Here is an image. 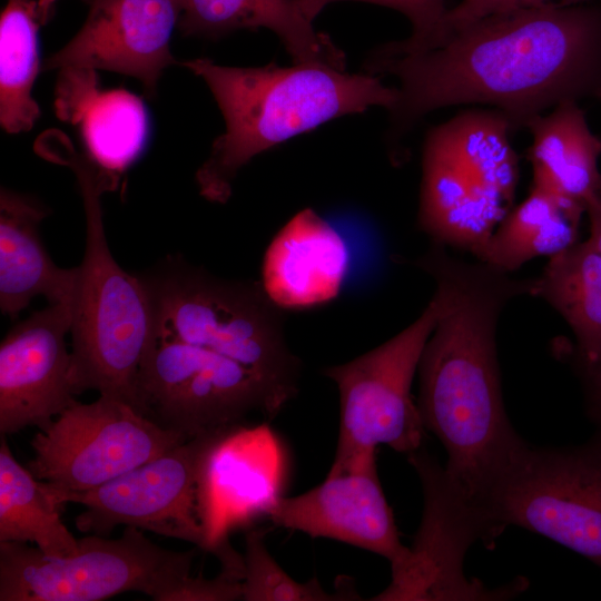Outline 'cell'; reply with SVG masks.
I'll return each instance as SVG.
<instances>
[{"mask_svg":"<svg viewBox=\"0 0 601 601\" xmlns=\"http://www.w3.org/2000/svg\"><path fill=\"white\" fill-rule=\"evenodd\" d=\"M367 73L398 80L390 140L449 106L489 105L513 129L564 101L601 98V10L544 4L491 14L434 48L372 52Z\"/></svg>","mask_w":601,"mask_h":601,"instance_id":"1","label":"cell"},{"mask_svg":"<svg viewBox=\"0 0 601 601\" xmlns=\"http://www.w3.org/2000/svg\"><path fill=\"white\" fill-rule=\"evenodd\" d=\"M416 266L435 282L441 311L418 363V408L425 430L447 454L451 481L479 510L525 443L503 404L496 352L499 317L531 295L532 278H514L432 243Z\"/></svg>","mask_w":601,"mask_h":601,"instance_id":"2","label":"cell"},{"mask_svg":"<svg viewBox=\"0 0 601 601\" xmlns=\"http://www.w3.org/2000/svg\"><path fill=\"white\" fill-rule=\"evenodd\" d=\"M204 79L226 122L196 173L200 195L224 204L233 181L252 158L335 118L373 106L387 110L397 89L378 76L348 73L323 65L225 67L198 58L183 63Z\"/></svg>","mask_w":601,"mask_h":601,"instance_id":"3","label":"cell"},{"mask_svg":"<svg viewBox=\"0 0 601 601\" xmlns=\"http://www.w3.org/2000/svg\"><path fill=\"white\" fill-rule=\"evenodd\" d=\"M56 161L75 171L86 215L85 254L71 305L72 391L93 390L132 405L150 341V295L142 276L126 272L109 249L100 196L116 189L111 180L70 148L58 152Z\"/></svg>","mask_w":601,"mask_h":601,"instance_id":"4","label":"cell"},{"mask_svg":"<svg viewBox=\"0 0 601 601\" xmlns=\"http://www.w3.org/2000/svg\"><path fill=\"white\" fill-rule=\"evenodd\" d=\"M142 278L151 331L210 348L297 394L302 363L286 343L283 309L260 283L224 279L183 260Z\"/></svg>","mask_w":601,"mask_h":601,"instance_id":"5","label":"cell"},{"mask_svg":"<svg viewBox=\"0 0 601 601\" xmlns=\"http://www.w3.org/2000/svg\"><path fill=\"white\" fill-rule=\"evenodd\" d=\"M65 558L22 542H0V601H99L136 591L171 601L191 577L197 546L165 549L125 526L116 539L87 534Z\"/></svg>","mask_w":601,"mask_h":601,"instance_id":"6","label":"cell"},{"mask_svg":"<svg viewBox=\"0 0 601 601\" xmlns=\"http://www.w3.org/2000/svg\"><path fill=\"white\" fill-rule=\"evenodd\" d=\"M296 394L210 348L150 332L135 388L134 407L187 440L273 420Z\"/></svg>","mask_w":601,"mask_h":601,"instance_id":"7","label":"cell"},{"mask_svg":"<svg viewBox=\"0 0 601 601\" xmlns=\"http://www.w3.org/2000/svg\"><path fill=\"white\" fill-rule=\"evenodd\" d=\"M485 516L494 536L518 525L601 569V434L565 447L525 442L491 492Z\"/></svg>","mask_w":601,"mask_h":601,"instance_id":"8","label":"cell"},{"mask_svg":"<svg viewBox=\"0 0 601 601\" xmlns=\"http://www.w3.org/2000/svg\"><path fill=\"white\" fill-rule=\"evenodd\" d=\"M441 304L434 293L421 315L398 334L323 373L338 388L341 424L328 473H337L378 445L411 454L422 447L425 427L411 388Z\"/></svg>","mask_w":601,"mask_h":601,"instance_id":"9","label":"cell"},{"mask_svg":"<svg viewBox=\"0 0 601 601\" xmlns=\"http://www.w3.org/2000/svg\"><path fill=\"white\" fill-rule=\"evenodd\" d=\"M225 430L189 439L87 491H57L41 482L58 505L77 503L85 508L75 519L81 533L108 536L119 525L134 526L208 552L200 480L206 456Z\"/></svg>","mask_w":601,"mask_h":601,"instance_id":"10","label":"cell"},{"mask_svg":"<svg viewBox=\"0 0 601 601\" xmlns=\"http://www.w3.org/2000/svg\"><path fill=\"white\" fill-rule=\"evenodd\" d=\"M187 441L144 416L131 404L99 395L75 401L31 441L27 467L51 489H95Z\"/></svg>","mask_w":601,"mask_h":601,"instance_id":"11","label":"cell"},{"mask_svg":"<svg viewBox=\"0 0 601 601\" xmlns=\"http://www.w3.org/2000/svg\"><path fill=\"white\" fill-rule=\"evenodd\" d=\"M423 489V515L408 556L392 572L390 584L373 601L499 600L525 589V580L487 589L463 572L467 549L492 535L484 515L467 501L445 467L420 447L407 455Z\"/></svg>","mask_w":601,"mask_h":601,"instance_id":"12","label":"cell"},{"mask_svg":"<svg viewBox=\"0 0 601 601\" xmlns=\"http://www.w3.org/2000/svg\"><path fill=\"white\" fill-rule=\"evenodd\" d=\"M286 457L266 421L225 430L210 447L201 473L200 506L208 552L221 565L240 558L229 532L265 516L282 495Z\"/></svg>","mask_w":601,"mask_h":601,"instance_id":"13","label":"cell"},{"mask_svg":"<svg viewBox=\"0 0 601 601\" xmlns=\"http://www.w3.org/2000/svg\"><path fill=\"white\" fill-rule=\"evenodd\" d=\"M265 516L276 526L378 554L390 562L391 571L408 556L377 474L376 452L327 473L321 484L302 494L280 495Z\"/></svg>","mask_w":601,"mask_h":601,"instance_id":"14","label":"cell"},{"mask_svg":"<svg viewBox=\"0 0 601 601\" xmlns=\"http://www.w3.org/2000/svg\"><path fill=\"white\" fill-rule=\"evenodd\" d=\"M82 28L42 70L105 69L141 81L155 96L162 71L175 59L169 42L179 21V0H86Z\"/></svg>","mask_w":601,"mask_h":601,"instance_id":"15","label":"cell"},{"mask_svg":"<svg viewBox=\"0 0 601 601\" xmlns=\"http://www.w3.org/2000/svg\"><path fill=\"white\" fill-rule=\"evenodd\" d=\"M71 305L49 304L14 325L0 345V433L45 427L75 400L66 336Z\"/></svg>","mask_w":601,"mask_h":601,"instance_id":"16","label":"cell"},{"mask_svg":"<svg viewBox=\"0 0 601 601\" xmlns=\"http://www.w3.org/2000/svg\"><path fill=\"white\" fill-rule=\"evenodd\" d=\"M456 151L441 124L425 138L418 225L434 243L474 253L506 211L487 193Z\"/></svg>","mask_w":601,"mask_h":601,"instance_id":"17","label":"cell"},{"mask_svg":"<svg viewBox=\"0 0 601 601\" xmlns=\"http://www.w3.org/2000/svg\"><path fill=\"white\" fill-rule=\"evenodd\" d=\"M349 266L342 235L312 208L296 213L273 237L262 263L260 285L280 309L333 300Z\"/></svg>","mask_w":601,"mask_h":601,"instance_id":"18","label":"cell"},{"mask_svg":"<svg viewBox=\"0 0 601 601\" xmlns=\"http://www.w3.org/2000/svg\"><path fill=\"white\" fill-rule=\"evenodd\" d=\"M95 70H61L57 114L80 125L85 156L119 183L144 151L149 118L142 100L122 89L98 90Z\"/></svg>","mask_w":601,"mask_h":601,"instance_id":"19","label":"cell"},{"mask_svg":"<svg viewBox=\"0 0 601 601\" xmlns=\"http://www.w3.org/2000/svg\"><path fill=\"white\" fill-rule=\"evenodd\" d=\"M47 215L30 197L1 189L0 308L12 318L36 296L72 305L78 267H58L47 253L38 229Z\"/></svg>","mask_w":601,"mask_h":601,"instance_id":"20","label":"cell"},{"mask_svg":"<svg viewBox=\"0 0 601 601\" xmlns=\"http://www.w3.org/2000/svg\"><path fill=\"white\" fill-rule=\"evenodd\" d=\"M179 30L185 36L218 38L239 29L275 32L294 63L345 70L346 57L324 32L315 30L296 0H179Z\"/></svg>","mask_w":601,"mask_h":601,"instance_id":"21","label":"cell"},{"mask_svg":"<svg viewBox=\"0 0 601 601\" xmlns=\"http://www.w3.org/2000/svg\"><path fill=\"white\" fill-rule=\"evenodd\" d=\"M529 159L532 185L584 208L601 198V139L590 129L578 101H564L533 118Z\"/></svg>","mask_w":601,"mask_h":601,"instance_id":"22","label":"cell"},{"mask_svg":"<svg viewBox=\"0 0 601 601\" xmlns=\"http://www.w3.org/2000/svg\"><path fill=\"white\" fill-rule=\"evenodd\" d=\"M583 214L580 204L532 185L526 198L504 216L473 255L511 274L531 259L550 258L578 243Z\"/></svg>","mask_w":601,"mask_h":601,"instance_id":"23","label":"cell"},{"mask_svg":"<svg viewBox=\"0 0 601 601\" xmlns=\"http://www.w3.org/2000/svg\"><path fill=\"white\" fill-rule=\"evenodd\" d=\"M531 296L545 300L569 325L574 343L562 352L584 359L601 354V252L588 239L550 257L532 278Z\"/></svg>","mask_w":601,"mask_h":601,"instance_id":"24","label":"cell"},{"mask_svg":"<svg viewBox=\"0 0 601 601\" xmlns=\"http://www.w3.org/2000/svg\"><path fill=\"white\" fill-rule=\"evenodd\" d=\"M61 508L43 483L0 440V542H22L45 555L65 558L78 550V539L61 520Z\"/></svg>","mask_w":601,"mask_h":601,"instance_id":"25","label":"cell"},{"mask_svg":"<svg viewBox=\"0 0 601 601\" xmlns=\"http://www.w3.org/2000/svg\"><path fill=\"white\" fill-rule=\"evenodd\" d=\"M39 0H8L0 20V122L10 134L30 130L40 116L32 87L40 69Z\"/></svg>","mask_w":601,"mask_h":601,"instance_id":"26","label":"cell"},{"mask_svg":"<svg viewBox=\"0 0 601 601\" xmlns=\"http://www.w3.org/2000/svg\"><path fill=\"white\" fill-rule=\"evenodd\" d=\"M242 600L244 601H338L356 600L353 592H328L316 578L299 582L273 558L265 542V531L250 530L245 535Z\"/></svg>","mask_w":601,"mask_h":601,"instance_id":"27","label":"cell"},{"mask_svg":"<svg viewBox=\"0 0 601 601\" xmlns=\"http://www.w3.org/2000/svg\"><path fill=\"white\" fill-rule=\"evenodd\" d=\"M302 12L313 21L328 4L338 1H362L400 11L408 18L413 31L405 40L392 41L374 50L381 55H400L420 50L439 29L447 8L446 0H296Z\"/></svg>","mask_w":601,"mask_h":601,"instance_id":"28","label":"cell"},{"mask_svg":"<svg viewBox=\"0 0 601 601\" xmlns=\"http://www.w3.org/2000/svg\"><path fill=\"white\" fill-rule=\"evenodd\" d=\"M585 1L588 0H461L455 7L447 9L435 35L421 51L436 47L453 32L494 13L544 4L571 6Z\"/></svg>","mask_w":601,"mask_h":601,"instance_id":"29","label":"cell"},{"mask_svg":"<svg viewBox=\"0 0 601 601\" xmlns=\"http://www.w3.org/2000/svg\"><path fill=\"white\" fill-rule=\"evenodd\" d=\"M560 353L566 356L577 373L583 391L587 415L594 424L595 432L601 434V354L584 359L562 351Z\"/></svg>","mask_w":601,"mask_h":601,"instance_id":"30","label":"cell"},{"mask_svg":"<svg viewBox=\"0 0 601 601\" xmlns=\"http://www.w3.org/2000/svg\"><path fill=\"white\" fill-rule=\"evenodd\" d=\"M590 221V236L588 240L601 252V198L590 203L585 208Z\"/></svg>","mask_w":601,"mask_h":601,"instance_id":"31","label":"cell"},{"mask_svg":"<svg viewBox=\"0 0 601 601\" xmlns=\"http://www.w3.org/2000/svg\"><path fill=\"white\" fill-rule=\"evenodd\" d=\"M57 0H39L38 10L41 23H46Z\"/></svg>","mask_w":601,"mask_h":601,"instance_id":"32","label":"cell"}]
</instances>
